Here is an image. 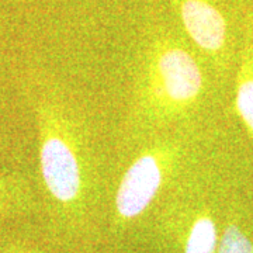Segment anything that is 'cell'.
<instances>
[{"instance_id": "6da1fadb", "label": "cell", "mask_w": 253, "mask_h": 253, "mask_svg": "<svg viewBox=\"0 0 253 253\" xmlns=\"http://www.w3.org/2000/svg\"><path fill=\"white\" fill-rule=\"evenodd\" d=\"M186 34L156 23L138 45L128 103L126 136L135 144L151 135L186 129L207 91L203 63Z\"/></svg>"}, {"instance_id": "8992f818", "label": "cell", "mask_w": 253, "mask_h": 253, "mask_svg": "<svg viewBox=\"0 0 253 253\" xmlns=\"http://www.w3.org/2000/svg\"><path fill=\"white\" fill-rule=\"evenodd\" d=\"M218 232L215 221L208 214H201L190 222L184 239V253H215Z\"/></svg>"}, {"instance_id": "9c48e42d", "label": "cell", "mask_w": 253, "mask_h": 253, "mask_svg": "<svg viewBox=\"0 0 253 253\" xmlns=\"http://www.w3.org/2000/svg\"><path fill=\"white\" fill-rule=\"evenodd\" d=\"M0 253H37L31 249H28L23 245L16 244V242H9L6 244L3 248H0Z\"/></svg>"}, {"instance_id": "277c9868", "label": "cell", "mask_w": 253, "mask_h": 253, "mask_svg": "<svg viewBox=\"0 0 253 253\" xmlns=\"http://www.w3.org/2000/svg\"><path fill=\"white\" fill-rule=\"evenodd\" d=\"M189 41L203 55L221 62L228 42V27L221 11L210 0H168Z\"/></svg>"}, {"instance_id": "ba28073f", "label": "cell", "mask_w": 253, "mask_h": 253, "mask_svg": "<svg viewBox=\"0 0 253 253\" xmlns=\"http://www.w3.org/2000/svg\"><path fill=\"white\" fill-rule=\"evenodd\" d=\"M217 253H253L252 241L238 225H228L219 239Z\"/></svg>"}, {"instance_id": "5b68a950", "label": "cell", "mask_w": 253, "mask_h": 253, "mask_svg": "<svg viewBox=\"0 0 253 253\" xmlns=\"http://www.w3.org/2000/svg\"><path fill=\"white\" fill-rule=\"evenodd\" d=\"M36 207V193L23 173H0V219L21 215Z\"/></svg>"}, {"instance_id": "3957f363", "label": "cell", "mask_w": 253, "mask_h": 253, "mask_svg": "<svg viewBox=\"0 0 253 253\" xmlns=\"http://www.w3.org/2000/svg\"><path fill=\"white\" fill-rule=\"evenodd\" d=\"M134 145L114 193V211L121 222L141 217L163 190L190 170L191 139L186 129L151 135Z\"/></svg>"}, {"instance_id": "52a82bcc", "label": "cell", "mask_w": 253, "mask_h": 253, "mask_svg": "<svg viewBox=\"0 0 253 253\" xmlns=\"http://www.w3.org/2000/svg\"><path fill=\"white\" fill-rule=\"evenodd\" d=\"M235 107L239 118L253 135V56L246 55L236 78Z\"/></svg>"}, {"instance_id": "7a4b0ae2", "label": "cell", "mask_w": 253, "mask_h": 253, "mask_svg": "<svg viewBox=\"0 0 253 253\" xmlns=\"http://www.w3.org/2000/svg\"><path fill=\"white\" fill-rule=\"evenodd\" d=\"M24 89L36 121L46 199L62 210L81 207L100 177L89 123L62 86L44 73H30Z\"/></svg>"}]
</instances>
